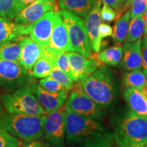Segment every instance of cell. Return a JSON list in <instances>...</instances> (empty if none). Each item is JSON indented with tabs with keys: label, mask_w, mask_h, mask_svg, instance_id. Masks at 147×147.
I'll return each mask as SVG.
<instances>
[{
	"label": "cell",
	"mask_w": 147,
	"mask_h": 147,
	"mask_svg": "<svg viewBox=\"0 0 147 147\" xmlns=\"http://www.w3.org/2000/svg\"><path fill=\"white\" fill-rule=\"evenodd\" d=\"M65 138L69 146L113 147L114 136L98 120L74 113L66 108Z\"/></svg>",
	"instance_id": "cell-1"
},
{
	"label": "cell",
	"mask_w": 147,
	"mask_h": 147,
	"mask_svg": "<svg viewBox=\"0 0 147 147\" xmlns=\"http://www.w3.org/2000/svg\"><path fill=\"white\" fill-rule=\"evenodd\" d=\"M82 91L102 108L112 104L115 95L113 77L104 67L97 69L89 77L78 82Z\"/></svg>",
	"instance_id": "cell-2"
},
{
	"label": "cell",
	"mask_w": 147,
	"mask_h": 147,
	"mask_svg": "<svg viewBox=\"0 0 147 147\" xmlns=\"http://www.w3.org/2000/svg\"><path fill=\"white\" fill-rule=\"evenodd\" d=\"M0 128L25 142L44 136L42 116L6 114L0 118Z\"/></svg>",
	"instance_id": "cell-3"
},
{
	"label": "cell",
	"mask_w": 147,
	"mask_h": 147,
	"mask_svg": "<svg viewBox=\"0 0 147 147\" xmlns=\"http://www.w3.org/2000/svg\"><path fill=\"white\" fill-rule=\"evenodd\" d=\"M114 138L116 144H147V120L129 110L119 121Z\"/></svg>",
	"instance_id": "cell-4"
},
{
	"label": "cell",
	"mask_w": 147,
	"mask_h": 147,
	"mask_svg": "<svg viewBox=\"0 0 147 147\" xmlns=\"http://www.w3.org/2000/svg\"><path fill=\"white\" fill-rule=\"evenodd\" d=\"M0 98L10 114L37 117H41L45 114V110L37 100L29 84H23L12 93H4Z\"/></svg>",
	"instance_id": "cell-5"
},
{
	"label": "cell",
	"mask_w": 147,
	"mask_h": 147,
	"mask_svg": "<svg viewBox=\"0 0 147 147\" xmlns=\"http://www.w3.org/2000/svg\"><path fill=\"white\" fill-rule=\"evenodd\" d=\"M68 33L71 51L77 52L89 58L91 53L85 23L76 14L65 10L59 11Z\"/></svg>",
	"instance_id": "cell-6"
},
{
	"label": "cell",
	"mask_w": 147,
	"mask_h": 147,
	"mask_svg": "<svg viewBox=\"0 0 147 147\" xmlns=\"http://www.w3.org/2000/svg\"><path fill=\"white\" fill-rule=\"evenodd\" d=\"M66 107L42 115L44 136L53 147H64L65 134Z\"/></svg>",
	"instance_id": "cell-7"
},
{
	"label": "cell",
	"mask_w": 147,
	"mask_h": 147,
	"mask_svg": "<svg viewBox=\"0 0 147 147\" xmlns=\"http://www.w3.org/2000/svg\"><path fill=\"white\" fill-rule=\"evenodd\" d=\"M65 106L74 113L96 120H100L104 117V108L92 100L78 84L71 89Z\"/></svg>",
	"instance_id": "cell-8"
},
{
	"label": "cell",
	"mask_w": 147,
	"mask_h": 147,
	"mask_svg": "<svg viewBox=\"0 0 147 147\" xmlns=\"http://www.w3.org/2000/svg\"><path fill=\"white\" fill-rule=\"evenodd\" d=\"M27 70L18 62L0 59V87L12 91L23 85Z\"/></svg>",
	"instance_id": "cell-9"
},
{
	"label": "cell",
	"mask_w": 147,
	"mask_h": 147,
	"mask_svg": "<svg viewBox=\"0 0 147 147\" xmlns=\"http://www.w3.org/2000/svg\"><path fill=\"white\" fill-rule=\"evenodd\" d=\"M46 49L48 53L53 55L71 51L67 27L59 12H54L52 34L49 45Z\"/></svg>",
	"instance_id": "cell-10"
},
{
	"label": "cell",
	"mask_w": 147,
	"mask_h": 147,
	"mask_svg": "<svg viewBox=\"0 0 147 147\" xmlns=\"http://www.w3.org/2000/svg\"><path fill=\"white\" fill-rule=\"evenodd\" d=\"M71 72V78L79 82L95 72L99 67H104L102 62L93 59H88L80 53L70 51L67 52Z\"/></svg>",
	"instance_id": "cell-11"
},
{
	"label": "cell",
	"mask_w": 147,
	"mask_h": 147,
	"mask_svg": "<svg viewBox=\"0 0 147 147\" xmlns=\"http://www.w3.org/2000/svg\"><path fill=\"white\" fill-rule=\"evenodd\" d=\"M50 11L59 12L56 0H36L15 16L14 22L23 25H30Z\"/></svg>",
	"instance_id": "cell-12"
},
{
	"label": "cell",
	"mask_w": 147,
	"mask_h": 147,
	"mask_svg": "<svg viewBox=\"0 0 147 147\" xmlns=\"http://www.w3.org/2000/svg\"><path fill=\"white\" fill-rule=\"evenodd\" d=\"M30 87L33 93L40 106L45 110L46 114L59 110L64 105L67 98L68 91L67 90L59 93H51L46 91L36 82H33Z\"/></svg>",
	"instance_id": "cell-13"
},
{
	"label": "cell",
	"mask_w": 147,
	"mask_h": 147,
	"mask_svg": "<svg viewBox=\"0 0 147 147\" xmlns=\"http://www.w3.org/2000/svg\"><path fill=\"white\" fill-rule=\"evenodd\" d=\"M21 46L19 63L27 71L32 70L37 61L44 55L47 49L27 36L21 37Z\"/></svg>",
	"instance_id": "cell-14"
},
{
	"label": "cell",
	"mask_w": 147,
	"mask_h": 147,
	"mask_svg": "<svg viewBox=\"0 0 147 147\" xmlns=\"http://www.w3.org/2000/svg\"><path fill=\"white\" fill-rule=\"evenodd\" d=\"M101 0H96V3L92 10L84 16L85 26L89 37V41L91 49L94 52H99L101 49L102 38L99 33L101 24L100 10Z\"/></svg>",
	"instance_id": "cell-15"
},
{
	"label": "cell",
	"mask_w": 147,
	"mask_h": 147,
	"mask_svg": "<svg viewBox=\"0 0 147 147\" xmlns=\"http://www.w3.org/2000/svg\"><path fill=\"white\" fill-rule=\"evenodd\" d=\"M53 18L54 12L53 11L45 13L40 19L32 23V30L29 33L31 39L46 49L49 45L52 34Z\"/></svg>",
	"instance_id": "cell-16"
},
{
	"label": "cell",
	"mask_w": 147,
	"mask_h": 147,
	"mask_svg": "<svg viewBox=\"0 0 147 147\" xmlns=\"http://www.w3.org/2000/svg\"><path fill=\"white\" fill-rule=\"evenodd\" d=\"M32 27V24L23 25L13 23L10 18L0 16V47L18 37L29 34Z\"/></svg>",
	"instance_id": "cell-17"
},
{
	"label": "cell",
	"mask_w": 147,
	"mask_h": 147,
	"mask_svg": "<svg viewBox=\"0 0 147 147\" xmlns=\"http://www.w3.org/2000/svg\"><path fill=\"white\" fill-rule=\"evenodd\" d=\"M141 43L142 40L140 39L133 42H126L124 45L122 65L126 70L141 69L142 63Z\"/></svg>",
	"instance_id": "cell-18"
},
{
	"label": "cell",
	"mask_w": 147,
	"mask_h": 147,
	"mask_svg": "<svg viewBox=\"0 0 147 147\" xmlns=\"http://www.w3.org/2000/svg\"><path fill=\"white\" fill-rule=\"evenodd\" d=\"M123 97L134 113L147 120V94L144 90L126 88Z\"/></svg>",
	"instance_id": "cell-19"
},
{
	"label": "cell",
	"mask_w": 147,
	"mask_h": 147,
	"mask_svg": "<svg viewBox=\"0 0 147 147\" xmlns=\"http://www.w3.org/2000/svg\"><path fill=\"white\" fill-rule=\"evenodd\" d=\"M123 56V49L120 45H118L102 51L91 53L89 58L99 61L104 64L117 65L120 63Z\"/></svg>",
	"instance_id": "cell-20"
},
{
	"label": "cell",
	"mask_w": 147,
	"mask_h": 147,
	"mask_svg": "<svg viewBox=\"0 0 147 147\" xmlns=\"http://www.w3.org/2000/svg\"><path fill=\"white\" fill-rule=\"evenodd\" d=\"M60 8L77 16L84 17L92 10L96 0H58Z\"/></svg>",
	"instance_id": "cell-21"
},
{
	"label": "cell",
	"mask_w": 147,
	"mask_h": 147,
	"mask_svg": "<svg viewBox=\"0 0 147 147\" xmlns=\"http://www.w3.org/2000/svg\"><path fill=\"white\" fill-rule=\"evenodd\" d=\"M56 55L48 53L47 51L36 61L33 67L32 76L37 78H43L50 76L51 70L55 66Z\"/></svg>",
	"instance_id": "cell-22"
},
{
	"label": "cell",
	"mask_w": 147,
	"mask_h": 147,
	"mask_svg": "<svg viewBox=\"0 0 147 147\" xmlns=\"http://www.w3.org/2000/svg\"><path fill=\"white\" fill-rule=\"evenodd\" d=\"M130 19H131V10H129L117 20L112 35L113 41L115 43L121 44L125 40L128 32Z\"/></svg>",
	"instance_id": "cell-23"
},
{
	"label": "cell",
	"mask_w": 147,
	"mask_h": 147,
	"mask_svg": "<svg viewBox=\"0 0 147 147\" xmlns=\"http://www.w3.org/2000/svg\"><path fill=\"white\" fill-rule=\"evenodd\" d=\"M21 37L0 47V59L12 61L19 63L21 50Z\"/></svg>",
	"instance_id": "cell-24"
},
{
	"label": "cell",
	"mask_w": 147,
	"mask_h": 147,
	"mask_svg": "<svg viewBox=\"0 0 147 147\" xmlns=\"http://www.w3.org/2000/svg\"><path fill=\"white\" fill-rule=\"evenodd\" d=\"M147 82L146 75L141 69H134L125 74L123 84L126 88H134L139 90L144 89Z\"/></svg>",
	"instance_id": "cell-25"
},
{
	"label": "cell",
	"mask_w": 147,
	"mask_h": 147,
	"mask_svg": "<svg viewBox=\"0 0 147 147\" xmlns=\"http://www.w3.org/2000/svg\"><path fill=\"white\" fill-rule=\"evenodd\" d=\"M145 25L143 16H138L131 18L129 24L126 42H133L140 40L144 33Z\"/></svg>",
	"instance_id": "cell-26"
},
{
	"label": "cell",
	"mask_w": 147,
	"mask_h": 147,
	"mask_svg": "<svg viewBox=\"0 0 147 147\" xmlns=\"http://www.w3.org/2000/svg\"><path fill=\"white\" fill-rule=\"evenodd\" d=\"M50 76L61 84L67 91H69L74 87V83L72 78L68 74H67L65 72L61 70L60 69L55 66L53 67Z\"/></svg>",
	"instance_id": "cell-27"
},
{
	"label": "cell",
	"mask_w": 147,
	"mask_h": 147,
	"mask_svg": "<svg viewBox=\"0 0 147 147\" xmlns=\"http://www.w3.org/2000/svg\"><path fill=\"white\" fill-rule=\"evenodd\" d=\"M39 84L46 91L51 93H59L66 90L61 84L50 76L42 78L40 80Z\"/></svg>",
	"instance_id": "cell-28"
},
{
	"label": "cell",
	"mask_w": 147,
	"mask_h": 147,
	"mask_svg": "<svg viewBox=\"0 0 147 147\" xmlns=\"http://www.w3.org/2000/svg\"><path fill=\"white\" fill-rule=\"evenodd\" d=\"M21 141L13 135L0 128V147H20Z\"/></svg>",
	"instance_id": "cell-29"
},
{
	"label": "cell",
	"mask_w": 147,
	"mask_h": 147,
	"mask_svg": "<svg viewBox=\"0 0 147 147\" xmlns=\"http://www.w3.org/2000/svg\"><path fill=\"white\" fill-rule=\"evenodd\" d=\"M16 0H0V16L12 19L15 18L14 5Z\"/></svg>",
	"instance_id": "cell-30"
},
{
	"label": "cell",
	"mask_w": 147,
	"mask_h": 147,
	"mask_svg": "<svg viewBox=\"0 0 147 147\" xmlns=\"http://www.w3.org/2000/svg\"><path fill=\"white\" fill-rule=\"evenodd\" d=\"M55 66L58 67L61 70L65 72L71 78V72L69 65V59L67 53H61L55 56Z\"/></svg>",
	"instance_id": "cell-31"
},
{
	"label": "cell",
	"mask_w": 147,
	"mask_h": 147,
	"mask_svg": "<svg viewBox=\"0 0 147 147\" xmlns=\"http://www.w3.org/2000/svg\"><path fill=\"white\" fill-rule=\"evenodd\" d=\"M130 10L131 18L143 15L147 10V0H133Z\"/></svg>",
	"instance_id": "cell-32"
},
{
	"label": "cell",
	"mask_w": 147,
	"mask_h": 147,
	"mask_svg": "<svg viewBox=\"0 0 147 147\" xmlns=\"http://www.w3.org/2000/svg\"><path fill=\"white\" fill-rule=\"evenodd\" d=\"M101 18L106 23H111L116 18V11L109 5L104 4L100 10Z\"/></svg>",
	"instance_id": "cell-33"
},
{
	"label": "cell",
	"mask_w": 147,
	"mask_h": 147,
	"mask_svg": "<svg viewBox=\"0 0 147 147\" xmlns=\"http://www.w3.org/2000/svg\"><path fill=\"white\" fill-rule=\"evenodd\" d=\"M142 67L143 72L147 78V35H144L142 40Z\"/></svg>",
	"instance_id": "cell-34"
},
{
	"label": "cell",
	"mask_w": 147,
	"mask_h": 147,
	"mask_svg": "<svg viewBox=\"0 0 147 147\" xmlns=\"http://www.w3.org/2000/svg\"><path fill=\"white\" fill-rule=\"evenodd\" d=\"M36 0H16L14 5V13L16 16L17 14L23 10L24 8L28 6L29 4L34 2Z\"/></svg>",
	"instance_id": "cell-35"
},
{
	"label": "cell",
	"mask_w": 147,
	"mask_h": 147,
	"mask_svg": "<svg viewBox=\"0 0 147 147\" xmlns=\"http://www.w3.org/2000/svg\"><path fill=\"white\" fill-rule=\"evenodd\" d=\"M99 33L101 38H106V37L110 36L113 35V30L109 25L106 23H101L99 28Z\"/></svg>",
	"instance_id": "cell-36"
},
{
	"label": "cell",
	"mask_w": 147,
	"mask_h": 147,
	"mask_svg": "<svg viewBox=\"0 0 147 147\" xmlns=\"http://www.w3.org/2000/svg\"><path fill=\"white\" fill-rule=\"evenodd\" d=\"M104 4L109 5L115 11L121 8L123 3V0H101Z\"/></svg>",
	"instance_id": "cell-37"
},
{
	"label": "cell",
	"mask_w": 147,
	"mask_h": 147,
	"mask_svg": "<svg viewBox=\"0 0 147 147\" xmlns=\"http://www.w3.org/2000/svg\"><path fill=\"white\" fill-rule=\"evenodd\" d=\"M20 147H45V146L42 142L35 140L25 142L21 146H20Z\"/></svg>",
	"instance_id": "cell-38"
},
{
	"label": "cell",
	"mask_w": 147,
	"mask_h": 147,
	"mask_svg": "<svg viewBox=\"0 0 147 147\" xmlns=\"http://www.w3.org/2000/svg\"><path fill=\"white\" fill-rule=\"evenodd\" d=\"M117 147H147V144H117Z\"/></svg>",
	"instance_id": "cell-39"
},
{
	"label": "cell",
	"mask_w": 147,
	"mask_h": 147,
	"mask_svg": "<svg viewBox=\"0 0 147 147\" xmlns=\"http://www.w3.org/2000/svg\"><path fill=\"white\" fill-rule=\"evenodd\" d=\"M143 18H144L145 29H144V34L147 35V10L143 14Z\"/></svg>",
	"instance_id": "cell-40"
},
{
	"label": "cell",
	"mask_w": 147,
	"mask_h": 147,
	"mask_svg": "<svg viewBox=\"0 0 147 147\" xmlns=\"http://www.w3.org/2000/svg\"><path fill=\"white\" fill-rule=\"evenodd\" d=\"M144 91L146 92V93L147 94V82H146V85H145V87H144Z\"/></svg>",
	"instance_id": "cell-41"
},
{
	"label": "cell",
	"mask_w": 147,
	"mask_h": 147,
	"mask_svg": "<svg viewBox=\"0 0 147 147\" xmlns=\"http://www.w3.org/2000/svg\"><path fill=\"white\" fill-rule=\"evenodd\" d=\"M1 105L0 104V113H1Z\"/></svg>",
	"instance_id": "cell-42"
}]
</instances>
